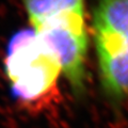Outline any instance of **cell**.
Here are the masks:
<instances>
[{"mask_svg":"<svg viewBox=\"0 0 128 128\" xmlns=\"http://www.w3.org/2000/svg\"><path fill=\"white\" fill-rule=\"evenodd\" d=\"M35 33L57 56L74 95L82 97L86 89L89 48L86 13H64L33 27Z\"/></svg>","mask_w":128,"mask_h":128,"instance_id":"2","label":"cell"},{"mask_svg":"<svg viewBox=\"0 0 128 128\" xmlns=\"http://www.w3.org/2000/svg\"><path fill=\"white\" fill-rule=\"evenodd\" d=\"M93 28L113 34L128 45V0H97Z\"/></svg>","mask_w":128,"mask_h":128,"instance_id":"4","label":"cell"},{"mask_svg":"<svg viewBox=\"0 0 128 128\" xmlns=\"http://www.w3.org/2000/svg\"><path fill=\"white\" fill-rule=\"evenodd\" d=\"M32 28L58 15L86 13V0H20Z\"/></svg>","mask_w":128,"mask_h":128,"instance_id":"5","label":"cell"},{"mask_svg":"<svg viewBox=\"0 0 128 128\" xmlns=\"http://www.w3.org/2000/svg\"><path fill=\"white\" fill-rule=\"evenodd\" d=\"M4 72L15 98L28 108L41 109L58 96L61 65L33 29L18 31L10 38Z\"/></svg>","mask_w":128,"mask_h":128,"instance_id":"1","label":"cell"},{"mask_svg":"<svg viewBox=\"0 0 128 128\" xmlns=\"http://www.w3.org/2000/svg\"><path fill=\"white\" fill-rule=\"evenodd\" d=\"M94 44L104 93L121 104L128 98V45L102 30H94Z\"/></svg>","mask_w":128,"mask_h":128,"instance_id":"3","label":"cell"}]
</instances>
